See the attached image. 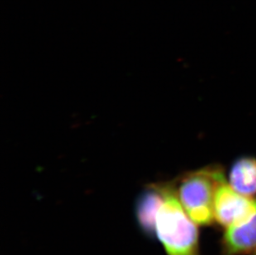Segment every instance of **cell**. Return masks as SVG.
Listing matches in <instances>:
<instances>
[{"mask_svg":"<svg viewBox=\"0 0 256 255\" xmlns=\"http://www.w3.org/2000/svg\"><path fill=\"white\" fill-rule=\"evenodd\" d=\"M161 186L164 200L155 218L154 238L167 255H200L198 224L178 200L174 180Z\"/></svg>","mask_w":256,"mask_h":255,"instance_id":"6da1fadb","label":"cell"},{"mask_svg":"<svg viewBox=\"0 0 256 255\" xmlns=\"http://www.w3.org/2000/svg\"><path fill=\"white\" fill-rule=\"evenodd\" d=\"M174 180L178 200L189 217L199 226H210L215 222L216 192L226 180L222 168L206 166L186 172Z\"/></svg>","mask_w":256,"mask_h":255,"instance_id":"7a4b0ae2","label":"cell"},{"mask_svg":"<svg viewBox=\"0 0 256 255\" xmlns=\"http://www.w3.org/2000/svg\"><path fill=\"white\" fill-rule=\"evenodd\" d=\"M256 212V199L237 192L226 182L218 186L214 198L215 222L224 228L249 219Z\"/></svg>","mask_w":256,"mask_h":255,"instance_id":"3957f363","label":"cell"},{"mask_svg":"<svg viewBox=\"0 0 256 255\" xmlns=\"http://www.w3.org/2000/svg\"><path fill=\"white\" fill-rule=\"evenodd\" d=\"M222 255H246L256 252V212L249 219L226 228Z\"/></svg>","mask_w":256,"mask_h":255,"instance_id":"277c9868","label":"cell"},{"mask_svg":"<svg viewBox=\"0 0 256 255\" xmlns=\"http://www.w3.org/2000/svg\"><path fill=\"white\" fill-rule=\"evenodd\" d=\"M164 200L162 186L160 182L146 186L136 204V218L142 234L154 238L155 218Z\"/></svg>","mask_w":256,"mask_h":255,"instance_id":"5b68a950","label":"cell"},{"mask_svg":"<svg viewBox=\"0 0 256 255\" xmlns=\"http://www.w3.org/2000/svg\"><path fill=\"white\" fill-rule=\"evenodd\" d=\"M229 185L242 195L256 196V158L246 156L236 160L230 169Z\"/></svg>","mask_w":256,"mask_h":255,"instance_id":"8992f818","label":"cell"},{"mask_svg":"<svg viewBox=\"0 0 256 255\" xmlns=\"http://www.w3.org/2000/svg\"><path fill=\"white\" fill-rule=\"evenodd\" d=\"M254 255H256V253H254Z\"/></svg>","mask_w":256,"mask_h":255,"instance_id":"52a82bcc","label":"cell"}]
</instances>
